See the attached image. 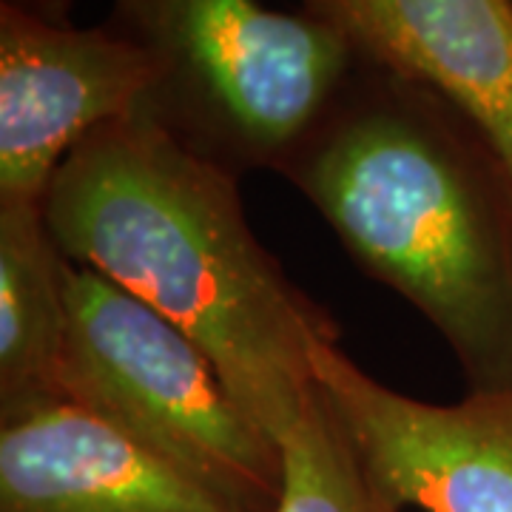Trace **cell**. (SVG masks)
<instances>
[{"mask_svg":"<svg viewBox=\"0 0 512 512\" xmlns=\"http://www.w3.org/2000/svg\"><path fill=\"white\" fill-rule=\"evenodd\" d=\"M43 214L60 254L183 330L276 441L305 413L339 328L256 239L239 174L137 111L63 160Z\"/></svg>","mask_w":512,"mask_h":512,"instance_id":"6da1fadb","label":"cell"},{"mask_svg":"<svg viewBox=\"0 0 512 512\" xmlns=\"http://www.w3.org/2000/svg\"><path fill=\"white\" fill-rule=\"evenodd\" d=\"M282 177L439 330L467 393L512 390V165L470 117L359 52Z\"/></svg>","mask_w":512,"mask_h":512,"instance_id":"7a4b0ae2","label":"cell"},{"mask_svg":"<svg viewBox=\"0 0 512 512\" xmlns=\"http://www.w3.org/2000/svg\"><path fill=\"white\" fill-rule=\"evenodd\" d=\"M109 26L154 66L140 111L234 174H282L359 60L333 20L262 0H111Z\"/></svg>","mask_w":512,"mask_h":512,"instance_id":"3957f363","label":"cell"},{"mask_svg":"<svg viewBox=\"0 0 512 512\" xmlns=\"http://www.w3.org/2000/svg\"><path fill=\"white\" fill-rule=\"evenodd\" d=\"M63 402L245 510L274 512L282 447L183 330L92 268L63 265Z\"/></svg>","mask_w":512,"mask_h":512,"instance_id":"277c9868","label":"cell"},{"mask_svg":"<svg viewBox=\"0 0 512 512\" xmlns=\"http://www.w3.org/2000/svg\"><path fill=\"white\" fill-rule=\"evenodd\" d=\"M316 390L402 507L512 512V390L433 404L356 365L339 342L311 353Z\"/></svg>","mask_w":512,"mask_h":512,"instance_id":"5b68a950","label":"cell"},{"mask_svg":"<svg viewBox=\"0 0 512 512\" xmlns=\"http://www.w3.org/2000/svg\"><path fill=\"white\" fill-rule=\"evenodd\" d=\"M154 66L111 26L77 29L0 3V205H43L92 131L137 114Z\"/></svg>","mask_w":512,"mask_h":512,"instance_id":"8992f818","label":"cell"},{"mask_svg":"<svg viewBox=\"0 0 512 512\" xmlns=\"http://www.w3.org/2000/svg\"><path fill=\"white\" fill-rule=\"evenodd\" d=\"M0 512H254L72 402L0 421Z\"/></svg>","mask_w":512,"mask_h":512,"instance_id":"52a82bcc","label":"cell"},{"mask_svg":"<svg viewBox=\"0 0 512 512\" xmlns=\"http://www.w3.org/2000/svg\"><path fill=\"white\" fill-rule=\"evenodd\" d=\"M370 60L450 100L512 165V0H308Z\"/></svg>","mask_w":512,"mask_h":512,"instance_id":"ba28073f","label":"cell"},{"mask_svg":"<svg viewBox=\"0 0 512 512\" xmlns=\"http://www.w3.org/2000/svg\"><path fill=\"white\" fill-rule=\"evenodd\" d=\"M63 265L43 205H0V421L60 402Z\"/></svg>","mask_w":512,"mask_h":512,"instance_id":"9c48e42d","label":"cell"},{"mask_svg":"<svg viewBox=\"0 0 512 512\" xmlns=\"http://www.w3.org/2000/svg\"><path fill=\"white\" fill-rule=\"evenodd\" d=\"M282 495L274 512H402L404 507L370 473L342 421L313 396L279 439Z\"/></svg>","mask_w":512,"mask_h":512,"instance_id":"30bf717a","label":"cell"},{"mask_svg":"<svg viewBox=\"0 0 512 512\" xmlns=\"http://www.w3.org/2000/svg\"><path fill=\"white\" fill-rule=\"evenodd\" d=\"M3 3L20 6L37 18L52 20V23H69V9H72L74 0H3Z\"/></svg>","mask_w":512,"mask_h":512,"instance_id":"8fae6325","label":"cell"}]
</instances>
